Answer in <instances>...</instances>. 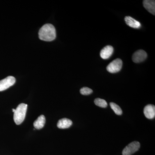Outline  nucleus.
<instances>
[{
	"instance_id": "nucleus-3",
	"label": "nucleus",
	"mask_w": 155,
	"mask_h": 155,
	"mask_svg": "<svg viewBox=\"0 0 155 155\" xmlns=\"http://www.w3.org/2000/svg\"><path fill=\"white\" fill-rule=\"evenodd\" d=\"M122 60L117 58L111 62L107 67L108 72L111 73H115L119 72L122 69Z\"/></svg>"
},
{
	"instance_id": "nucleus-16",
	"label": "nucleus",
	"mask_w": 155,
	"mask_h": 155,
	"mask_svg": "<svg viewBox=\"0 0 155 155\" xmlns=\"http://www.w3.org/2000/svg\"><path fill=\"white\" fill-rule=\"evenodd\" d=\"M12 111H13V112H15V109H12Z\"/></svg>"
},
{
	"instance_id": "nucleus-8",
	"label": "nucleus",
	"mask_w": 155,
	"mask_h": 155,
	"mask_svg": "<svg viewBox=\"0 0 155 155\" xmlns=\"http://www.w3.org/2000/svg\"><path fill=\"white\" fill-rule=\"evenodd\" d=\"M114 52V48L112 46H106L103 48L100 53V56L103 59H107L110 58Z\"/></svg>"
},
{
	"instance_id": "nucleus-14",
	"label": "nucleus",
	"mask_w": 155,
	"mask_h": 155,
	"mask_svg": "<svg viewBox=\"0 0 155 155\" xmlns=\"http://www.w3.org/2000/svg\"><path fill=\"white\" fill-rule=\"evenodd\" d=\"M94 102L97 106L101 107L106 108L107 106V103L105 100L99 98L95 99Z\"/></svg>"
},
{
	"instance_id": "nucleus-11",
	"label": "nucleus",
	"mask_w": 155,
	"mask_h": 155,
	"mask_svg": "<svg viewBox=\"0 0 155 155\" xmlns=\"http://www.w3.org/2000/svg\"><path fill=\"white\" fill-rule=\"evenodd\" d=\"M72 124V121L70 119L63 118L59 120L57 124V126L58 128L61 129H66L70 127Z\"/></svg>"
},
{
	"instance_id": "nucleus-12",
	"label": "nucleus",
	"mask_w": 155,
	"mask_h": 155,
	"mask_svg": "<svg viewBox=\"0 0 155 155\" xmlns=\"http://www.w3.org/2000/svg\"><path fill=\"white\" fill-rule=\"evenodd\" d=\"M46 119L44 115H41L34 122V126L37 129H41L44 127Z\"/></svg>"
},
{
	"instance_id": "nucleus-2",
	"label": "nucleus",
	"mask_w": 155,
	"mask_h": 155,
	"mask_svg": "<svg viewBox=\"0 0 155 155\" xmlns=\"http://www.w3.org/2000/svg\"><path fill=\"white\" fill-rule=\"evenodd\" d=\"M27 107V104L22 103L19 104L15 109L14 119V122L17 125H20L25 119Z\"/></svg>"
},
{
	"instance_id": "nucleus-7",
	"label": "nucleus",
	"mask_w": 155,
	"mask_h": 155,
	"mask_svg": "<svg viewBox=\"0 0 155 155\" xmlns=\"http://www.w3.org/2000/svg\"><path fill=\"white\" fill-rule=\"evenodd\" d=\"M145 117L148 119H153L155 116V107L153 105L149 104L146 106L143 110Z\"/></svg>"
},
{
	"instance_id": "nucleus-15",
	"label": "nucleus",
	"mask_w": 155,
	"mask_h": 155,
	"mask_svg": "<svg viewBox=\"0 0 155 155\" xmlns=\"http://www.w3.org/2000/svg\"><path fill=\"white\" fill-rule=\"evenodd\" d=\"M81 94L83 95H88L92 93L93 90L87 87H83L80 90Z\"/></svg>"
},
{
	"instance_id": "nucleus-9",
	"label": "nucleus",
	"mask_w": 155,
	"mask_h": 155,
	"mask_svg": "<svg viewBox=\"0 0 155 155\" xmlns=\"http://www.w3.org/2000/svg\"><path fill=\"white\" fill-rule=\"evenodd\" d=\"M143 7L147 11L153 15H155V1L144 0L143 2Z\"/></svg>"
},
{
	"instance_id": "nucleus-1",
	"label": "nucleus",
	"mask_w": 155,
	"mask_h": 155,
	"mask_svg": "<svg viewBox=\"0 0 155 155\" xmlns=\"http://www.w3.org/2000/svg\"><path fill=\"white\" fill-rule=\"evenodd\" d=\"M38 36L41 40L51 41L56 37V31L54 26L51 24H45L40 29Z\"/></svg>"
},
{
	"instance_id": "nucleus-10",
	"label": "nucleus",
	"mask_w": 155,
	"mask_h": 155,
	"mask_svg": "<svg viewBox=\"0 0 155 155\" xmlns=\"http://www.w3.org/2000/svg\"><path fill=\"white\" fill-rule=\"evenodd\" d=\"M126 24L130 27L134 28H139L141 27L140 22L130 16H126L125 18Z\"/></svg>"
},
{
	"instance_id": "nucleus-4",
	"label": "nucleus",
	"mask_w": 155,
	"mask_h": 155,
	"mask_svg": "<svg viewBox=\"0 0 155 155\" xmlns=\"http://www.w3.org/2000/svg\"><path fill=\"white\" fill-rule=\"evenodd\" d=\"M140 147V143L138 141H134L127 146L122 151L123 155H131L137 151Z\"/></svg>"
},
{
	"instance_id": "nucleus-6",
	"label": "nucleus",
	"mask_w": 155,
	"mask_h": 155,
	"mask_svg": "<svg viewBox=\"0 0 155 155\" xmlns=\"http://www.w3.org/2000/svg\"><path fill=\"white\" fill-rule=\"evenodd\" d=\"M147 57V53L143 50H139L136 51L132 56V61L134 63H139L143 62Z\"/></svg>"
},
{
	"instance_id": "nucleus-5",
	"label": "nucleus",
	"mask_w": 155,
	"mask_h": 155,
	"mask_svg": "<svg viewBox=\"0 0 155 155\" xmlns=\"http://www.w3.org/2000/svg\"><path fill=\"white\" fill-rule=\"evenodd\" d=\"M16 82L15 78L9 76L0 81V91L6 90L10 87L13 86Z\"/></svg>"
},
{
	"instance_id": "nucleus-13",
	"label": "nucleus",
	"mask_w": 155,
	"mask_h": 155,
	"mask_svg": "<svg viewBox=\"0 0 155 155\" xmlns=\"http://www.w3.org/2000/svg\"><path fill=\"white\" fill-rule=\"evenodd\" d=\"M110 106L112 110L114 111L115 114L117 115H121L122 114V111L121 108L118 105L115 103L111 102L110 103Z\"/></svg>"
}]
</instances>
